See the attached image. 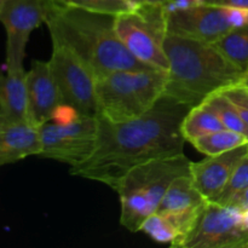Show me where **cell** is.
<instances>
[{
    "label": "cell",
    "mask_w": 248,
    "mask_h": 248,
    "mask_svg": "<svg viewBox=\"0 0 248 248\" xmlns=\"http://www.w3.org/2000/svg\"><path fill=\"white\" fill-rule=\"evenodd\" d=\"M190 107L164 96L142 116L124 123L98 118V138L93 154L73 176L107 184L115 189L120 179L137 165L157 157L182 154L184 140L182 121Z\"/></svg>",
    "instance_id": "obj_1"
},
{
    "label": "cell",
    "mask_w": 248,
    "mask_h": 248,
    "mask_svg": "<svg viewBox=\"0 0 248 248\" xmlns=\"http://www.w3.org/2000/svg\"><path fill=\"white\" fill-rule=\"evenodd\" d=\"M51 40L67 46L97 78L119 70L152 68L133 57L115 31V16L47 0ZM156 69V68H155Z\"/></svg>",
    "instance_id": "obj_2"
},
{
    "label": "cell",
    "mask_w": 248,
    "mask_h": 248,
    "mask_svg": "<svg viewBox=\"0 0 248 248\" xmlns=\"http://www.w3.org/2000/svg\"><path fill=\"white\" fill-rule=\"evenodd\" d=\"M164 48L170 63L165 94L190 108L239 85L245 73L213 44L167 33Z\"/></svg>",
    "instance_id": "obj_3"
},
{
    "label": "cell",
    "mask_w": 248,
    "mask_h": 248,
    "mask_svg": "<svg viewBox=\"0 0 248 248\" xmlns=\"http://www.w3.org/2000/svg\"><path fill=\"white\" fill-rule=\"evenodd\" d=\"M190 162L182 153L131 169L114 189L120 199V224L131 232H140L142 223L157 211L172 182L190 173Z\"/></svg>",
    "instance_id": "obj_4"
},
{
    "label": "cell",
    "mask_w": 248,
    "mask_h": 248,
    "mask_svg": "<svg viewBox=\"0 0 248 248\" xmlns=\"http://www.w3.org/2000/svg\"><path fill=\"white\" fill-rule=\"evenodd\" d=\"M167 77L165 70L145 68L97 78V116L109 123L140 118L164 96Z\"/></svg>",
    "instance_id": "obj_5"
},
{
    "label": "cell",
    "mask_w": 248,
    "mask_h": 248,
    "mask_svg": "<svg viewBox=\"0 0 248 248\" xmlns=\"http://www.w3.org/2000/svg\"><path fill=\"white\" fill-rule=\"evenodd\" d=\"M115 31L133 57L148 67L169 72L164 48L167 34L166 12L162 5L143 4L115 16Z\"/></svg>",
    "instance_id": "obj_6"
},
{
    "label": "cell",
    "mask_w": 248,
    "mask_h": 248,
    "mask_svg": "<svg viewBox=\"0 0 248 248\" xmlns=\"http://www.w3.org/2000/svg\"><path fill=\"white\" fill-rule=\"evenodd\" d=\"M38 156L79 166L91 157L98 138V116L79 115L70 123L47 121L39 126Z\"/></svg>",
    "instance_id": "obj_7"
},
{
    "label": "cell",
    "mask_w": 248,
    "mask_h": 248,
    "mask_svg": "<svg viewBox=\"0 0 248 248\" xmlns=\"http://www.w3.org/2000/svg\"><path fill=\"white\" fill-rule=\"evenodd\" d=\"M48 62L64 104L72 106L81 115L97 116L94 73L67 46L56 40H52Z\"/></svg>",
    "instance_id": "obj_8"
},
{
    "label": "cell",
    "mask_w": 248,
    "mask_h": 248,
    "mask_svg": "<svg viewBox=\"0 0 248 248\" xmlns=\"http://www.w3.org/2000/svg\"><path fill=\"white\" fill-rule=\"evenodd\" d=\"M248 232L242 225V208L208 201L195 229L181 248H246Z\"/></svg>",
    "instance_id": "obj_9"
},
{
    "label": "cell",
    "mask_w": 248,
    "mask_h": 248,
    "mask_svg": "<svg viewBox=\"0 0 248 248\" xmlns=\"http://www.w3.org/2000/svg\"><path fill=\"white\" fill-rule=\"evenodd\" d=\"M47 0H4L0 22L6 31V69L22 70L34 29L45 23Z\"/></svg>",
    "instance_id": "obj_10"
},
{
    "label": "cell",
    "mask_w": 248,
    "mask_h": 248,
    "mask_svg": "<svg viewBox=\"0 0 248 248\" xmlns=\"http://www.w3.org/2000/svg\"><path fill=\"white\" fill-rule=\"evenodd\" d=\"M167 33L215 44L232 31L229 6L201 4L166 12Z\"/></svg>",
    "instance_id": "obj_11"
},
{
    "label": "cell",
    "mask_w": 248,
    "mask_h": 248,
    "mask_svg": "<svg viewBox=\"0 0 248 248\" xmlns=\"http://www.w3.org/2000/svg\"><path fill=\"white\" fill-rule=\"evenodd\" d=\"M207 202L194 186L190 173L177 177L172 182L156 212L164 216L178 232L179 237L173 247H181L195 229Z\"/></svg>",
    "instance_id": "obj_12"
},
{
    "label": "cell",
    "mask_w": 248,
    "mask_h": 248,
    "mask_svg": "<svg viewBox=\"0 0 248 248\" xmlns=\"http://www.w3.org/2000/svg\"><path fill=\"white\" fill-rule=\"evenodd\" d=\"M31 123L40 126L52 120L56 109L64 104L48 61L34 60L26 74Z\"/></svg>",
    "instance_id": "obj_13"
},
{
    "label": "cell",
    "mask_w": 248,
    "mask_h": 248,
    "mask_svg": "<svg viewBox=\"0 0 248 248\" xmlns=\"http://www.w3.org/2000/svg\"><path fill=\"white\" fill-rule=\"evenodd\" d=\"M248 154V143L223 154L207 156L199 162H190V177L194 186L207 201H215L227 186L242 157Z\"/></svg>",
    "instance_id": "obj_14"
},
{
    "label": "cell",
    "mask_w": 248,
    "mask_h": 248,
    "mask_svg": "<svg viewBox=\"0 0 248 248\" xmlns=\"http://www.w3.org/2000/svg\"><path fill=\"white\" fill-rule=\"evenodd\" d=\"M24 69L0 73V130L22 124H31ZM33 125V124H31Z\"/></svg>",
    "instance_id": "obj_15"
},
{
    "label": "cell",
    "mask_w": 248,
    "mask_h": 248,
    "mask_svg": "<svg viewBox=\"0 0 248 248\" xmlns=\"http://www.w3.org/2000/svg\"><path fill=\"white\" fill-rule=\"evenodd\" d=\"M40 150L38 126L22 124L0 130V166L39 155Z\"/></svg>",
    "instance_id": "obj_16"
},
{
    "label": "cell",
    "mask_w": 248,
    "mask_h": 248,
    "mask_svg": "<svg viewBox=\"0 0 248 248\" xmlns=\"http://www.w3.org/2000/svg\"><path fill=\"white\" fill-rule=\"evenodd\" d=\"M224 125L219 120V118L205 103H201L189 109L181 125V131L184 140L190 143L202 136L216 132V131L224 130Z\"/></svg>",
    "instance_id": "obj_17"
},
{
    "label": "cell",
    "mask_w": 248,
    "mask_h": 248,
    "mask_svg": "<svg viewBox=\"0 0 248 248\" xmlns=\"http://www.w3.org/2000/svg\"><path fill=\"white\" fill-rule=\"evenodd\" d=\"M247 143L248 138L246 136L224 128V130L216 131V132L202 136L194 140L191 144L195 147L196 150L205 154L206 156H215V155L223 154V153H227L235 148L247 144Z\"/></svg>",
    "instance_id": "obj_18"
},
{
    "label": "cell",
    "mask_w": 248,
    "mask_h": 248,
    "mask_svg": "<svg viewBox=\"0 0 248 248\" xmlns=\"http://www.w3.org/2000/svg\"><path fill=\"white\" fill-rule=\"evenodd\" d=\"M213 45L240 69H248V24L232 29Z\"/></svg>",
    "instance_id": "obj_19"
},
{
    "label": "cell",
    "mask_w": 248,
    "mask_h": 248,
    "mask_svg": "<svg viewBox=\"0 0 248 248\" xmlns=\"http://www.w3.org/2000/svg\"><path fill=\"white\" fill-rule=\"evenodd\" d=\"M202 103H205L206 106H208L215 111L216 115L219 118V120L222 121L225 128L242 133L248 138L247 125L242 120L241 115L239 114L237 109L235 108L232 102L222 91L211 94Z\"/></svg>",
    "instance_id": "obj_20"
},
{
    "label": "cell",
    "mask_w": 248,
    "mask_h": 248,
    "mask_svg": "<svg viewBox=\"0 0 248 248\" xmlns=\"http://www.w3.org/2000/svg\"><path fill=\"white\" fill-rule=\"evenodd\" d=\"M248 188V154L245 155L241 161L235 167L234 172L230 176L227 186L222 193L212 202L219 205H232L234 201Z\"/></svg>",
    "instance_id": "obj_21"
},
{
    "label": "cell",
    "mask_w": 248,
    "mask_h": 248,
    "mask_svg": "<svg viewBox=\"0 0 248 248\" xmlns=\"http://www.w3.org/2000/svg\"><path fill=\"white\" fill-rule=\"evenodd\" d=\"M140 232H144L145 235L154 240L159 244H170L174 246L178 240L179 235L173 225L166 219L162 215L155 212L150 215L140 228Z\"/></svg>",
    "instance_id": "obj_22"
},
{
    "label": "cell",
    "mask_w": 248,
    "mask_h": 248,
    "mask_svg": "<svg viewBox=\"0 0 248 248\" xmlns=\"http://www.w3.org/2000/svg\"><path fill=\"white\" fill-rule=\"evenodd\" d=\"M61 1L69 6L80 7L101 14L114 15V16L136 9V6H133L131 2L121 1V0H61Z\"/></svg>",
    "instance_id": "obj_23"
},
{
    "label": "cell",
    "mask_w": 248,
    "mask_h": 248,
    "mask_svg": "<svg viewBox=\"0 0 248 248\" xmlns=\"http://www.w3.org/2000/svg\"><path fill=\"white\" fill-rule=\"evenodd\" d=\"M222 92L232 102V104L237 109L242 120L245 121L248 127V92L239 85L229 87Z\"/></svg>",
    "instance_id": "obj_24"
},
{
    "label": "cell",
    "mask_w": 248,
    "mask_h": 248,
    "mask_svg": "<svg viewBox=\"0 0 248 248\" xmlns=\"http://www.w3.org/2000/svg\"><path fill=\"white\" fill-rule=\"evenodd\" d=\"M203 1L205 0H167L165 4H162V7H164L165 12H172L198 6V5L203 4Z\"/></svg>",
    "instance_id": "obj_25"
},
{
    "label": "cell",
    "mask_w": 248,
    "mask_h": 248,
    "mask_svg": "<svg viewBox=\"0 0 248 248\" xmlns=\"http://www.w3.org/2000/svg\"><path fill=\"white\" fill-rule=\"evenodd\" d=\"M205 4L220 5V6L246 7V9H248V0H212V1L205 2Z\"/></svg>",
    "instance_id": "obj_26"
},
{
    "label": "cell",
    "mask_w": 248,
    "mask_h": 248,
    "mask_svg": "<svg viewBox=\"0 0 248 248\" xmlns=\"http://www.w3.org/2000/svg\"><path fill=\"white\" fill-rule=\"evenodd\" d=\"M232 205H237L240 206V207H248V188L234 201V203H232Z\"/></svg>",
    "instance_id": "obj_27"
},
{
    "label": "cell",
    "mask_w": 248,
    "mask_h": 248,
    "mask_svg": "<svg viewBox=\"0 0 248 248\" xmlns=\"http://www.w3.org/2000/svg\"><path fill=\"white\" fill-rule=\"evenodd\" d=\"M239 86L246 87V89H248V69L245 70V73H244V75H242L241 81H240Z\"/></svg>",
    "instance_id": "obj_28"
},
{
    "label": "cell",
    "mask_w": 248,
    "mask_h": 248,
    "mask_svg": "<svg viewBox=\"0 0 248 248\" xmlns=\"http://www.w3.org/2000/svg\"><path fill=\"white\" fill-rule=\"evenodd\" d=\"M167 0H145L144 4H149V5H162L165 4Z\"/></svg>",
    "instance_id": "obj_29"
},
{
    "label": "cell",
    "mask_w": 248,
    "mask_h": 248,
    "mask_svg": "<svg viewBox=\"0 0 248 248\" xmlns=\"http://www.w3.org/2000/svg\"><path fill=\"white\" fill-rule=\"evenodd\" d=\"M130 2L133 5V6L138 7V6H140V5L144 4L145 0H130Z\"/></svg>",
    "instance_id": "obj_30"
},
{
    "label": "cell",
    "mask_w": 248,
    "mask_h": 248,
    "mask_svg": "<svg viewBox=\"0 0 248 248\" xmlns=\"http://www.w3.org/2000/svg\"><path fill=\"white\" fill-rule=\"evenodd\" d=\"M2 4H4V0H0V10H1V7H2Z\"/></svg>",
    "instance_id": "obj_31"
},
{
    "label": "cell",
    "mask_w": 248,
    "mask_h": 248,
    "mask_svg": "<svg viewBox=\"0 0 248 248\" xmlns=\"http://www.w3.org/2000/svg\"><path fill=\"white\" fill-rule=\"evenodd\" d=\"M208 1H212V0H205V1H203V2H208Z\"/></svg>",
    "instance_id": "obj_32"
},
{
    "label": "cell",
    "mask_w": 248,
    "mask_h": 248,
    "mask_svg": "<svg viewBox=\"0 0 248 248\" xmlns=\"http://www.w3.org/2000/svg\"><path fill=\"white\" fill-rule=\"evenodd\" d=\"M121 1H128V2H130V0H121Z\"/></svg>",
    "instance_id": "obj_33"
},
{
    "label": "cell",
    "mask_w": 248,
    "mask_h": 248,
    "mask_svg": "<svg viewBox=\"0 0 248 248\" xmlns=\"http://www.w3.org/2000/svg\"><path fill=\"white\" fill-rule=\"evenodd\" d=\"M244 89H245V90H246V91L248 92V89H246V87H244Z\"/></svg>",
    "instance_id": "obj_34"
},
{
    "label": "cell",
    "mask_w": 248,
    "mask_h": 248,
    "mask_svg": "<svg viewBox=\"0 0 248 248\" xmlns=\"http://www.w3.org/2000/svg\"><path fill=\"white\" fill-rule=\"evenodd\" d=\"M246 248H248V242H247V245H246Z\"/></svg>",
    "instance_id": "obj_35"
},
{
    "label": "cell",
    "mask_w": 248,
    "mask_h": 248,
    "mask_svg": "<svg viewBox=\"0 0 248 248\" xmlns=\"http://www.w3.org/2000/svg\"><path fill=\"white\" fill-rule=\"evenodd\" d=\"M55 1H61V0H55Z\"/></svg>",
    "instance_id": "obj_36"
}]
</instances>
